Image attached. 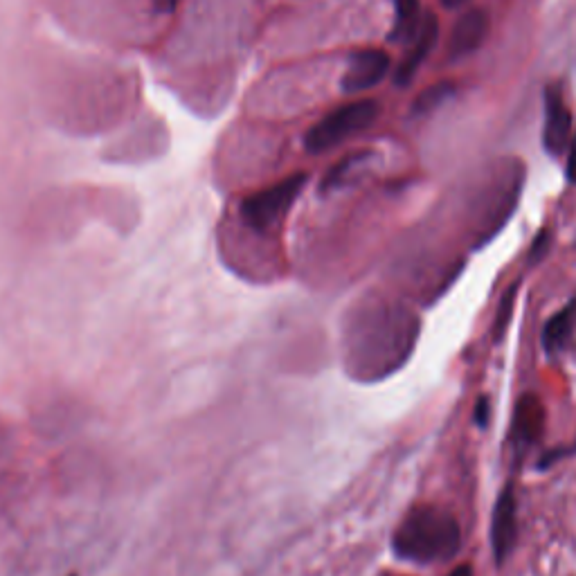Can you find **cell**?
Instances as JSON below:
<instances>
[{"label": "cell", "instance_id": "6da1fadb", "mask_svg": "<svg viewBox=\"0 0 576 576\" xmlns=\"http://www.w3.org/2000/svg\"><path fill=\"white\" fill-rule=\"evenodd\" d=\"M462 547V527L453 513L423 504L414 507L396 529L392 549L408 563L435 565L455 558Z\"/></svg>", "mask_w": 576, "mask_h": 576}, {"label": "cell", "instance_id": "ba28073f", "mask_svg": "<svg viewBox=\"0 0 576 576\" xmlns=\"http://www.w3.org/2000/svg\"><path fill=\"white\" fill-rule=\"evenodd\" d=\"M540 435H543V403L534 394H527L516 405L509 441L518 455H525Z\"/></svg>", "mask_w": 576, "mask_h": 576}, {"label": "cell", "instance_id": "8992f818", "mask_svg": "<svg viewBox=\"0 0 576 576\" xmlns=\"http://www.w3.org/2000/svg\"><path fill=\"white\" fill-rule=\"evenodd\" d=\"M390 72V57L383 50H360L351 54L340 86L345 93H363L383 81Z\"/></svg>", "mask_w": 576, "mask_h": 576}, {"label": "cell", "instance_id": "8fae6325", "mask_svg": "<svg viewBox=\"0 0 576 576\" xmlns=\"http://www.w3.org/2000/svg\"><path fill=\"white\" fill-rule=\"evenodd\" d=\"M394 3V25L390 32V41L410 43L417 36L423 14L419 0H392Z\"/></svg>", "mask_w": 576, "mask_h": 576}, {"label": "cell", "instance_id": "3957f363", "mask_svg": "<svg viewBox=\"0 0 576 576\" xmlns=\"http://www.w3.org/2000/svg\"><path fill=\"white\" fill-rule=\"evenodd\" d=\"M306 178H309L306 174L288 176L286 180H282V183H277L268 189H261V192L246 198V203L241 205L243 221L255 230L273 228V225L282 219L288 210H291L295 198L302 194Z\"/></svg>", "mask_w": 576, "mask_h": 576}, {"label": "cell", "instance_id": "d6986e66", "mask_svg": "<svg viewBox=\"0 0 576 576\" xmlns=\"http://www.w3.org/2000/svg\"><path fill=\"white\" fill-rule=\"evenodd\" d=\"M464 3H468V0H441V5L448 7V9H453V7H462Z\"/></svg>", "mask_w": 576, "mask_h": 576}, {"label": "cell", "instance_id": "9c48e42d", "mask_svg": "<svg viewBox=\"0 0 576 576\" xmlns=\"http://www.w3.org/2000/svg\"><path fill=\"white\" fill-rule=\"evenodd\" d=\"M486 32H489V16L482 9H468L457 18L453 32H450L448 57L457 61L473 54L484 43Z\"/></svg>", "mask_w": 576, "mask_h": 576}, {"label": "cell", "instance_id": "7c38bea8", "mask_svg": "<svg viewBox=\"0 0 576 576\" xmlns=\"http://www.w3.org/2000/svg\"><path fill=\"white\" fill-rule=\"evenodd\" d=\"M450 95H453V84H448V81H441V84H435V86L423 90V93L417 97V102L412 104V111L417 115L430 113L432 108H437Z\"/></svg>", "mask_w": 576, "mask_h": 576}, {"label": "cell", "instance_id": "4fadbf2b", "mask_svg": "<svg viewBox=\"0 0 576 576\" xmlns=\"http://www.w3.org/2000/svg\"><path fill=\"white\" fill-rule=\"evenodd\" d=\"M516 288H518V284L516 286H511L509 291H507V295H504V300H502V306H500V311H498V320H495V338H502V333H504V329H507V322H509V318H511V309H513V302H516Z\"/></svg>", "mask_w": 576, "mask_h": 576}, {"label": "cell", "instance_id": "9a60e30c", "mask_svg": "<svg viewBox=\"0 0 576 576\" xmlns=\"http://www.w3.org/2000/svg\"><path fill=\"white\" fill-rule=\"evenodd\" d=\"M489 419H491V401L486 399V396H480L475 403V410H473V421L477 428H486L489 426Z\"/></svg>", "mask_w": 576, "mask_h": 576}, {"label": "cell", "instance_id": "5b68a950", "mask_svg": "<svg viewBox=\"0 0 576 576\" xmlns=\"http://www.w3.org/2000/svg\"><path fill=\"white\" fill-rule=\"evenodd\" d=\"M572 138V113L567 106L561 88L549 86L545 90V126L543 147L549 156H561L570 147Z\"/></svg>", "mask_w": 576, "mask_h": 576}, {"label": "cell", "instance_id": "7a4b0ae2", "mask_svg": "<svg viewBox=\"0 0 576 576\" xmlns=\"http://www.w3.org/2000/svg\"><path fill=\"white\" fill-rule=\"evenodd\" d=\"M378 113H381V104L376 99H358V102L340 106L311 126L304 138V147L311 153H324L338 147L340 142L367 131L376 122Z\"/></svg>", "mask_w": 576, "mask_h": 576}, {"label": "cell", "instance_id": "277c9868", "mask_svg": "<svg viewBox=\"0 0 576 576\" xmlns=\"http://www.w3.org/2000/svg\"><path fill=\"white\" fill-rule=\"evenodd\" d=\"M516 543H518V500L513 482H507L502 486L498 500L493 504V516H491V549L495 565L502 567L509 561Z\"/></svg>", "mask_w": 576, "mask_h": 576}, {"label": "cell", "instance_id": "5bb4252c", "mask_svg": "<svg viewBox=\"0 0 576 576\" xmlns=\"http://www.w3.org/2000/svg\"><path fill=\"white\" fill-rule=\"evenodd\" d=\"M549 241H552V237H549V230H540L536 234V239H534V243H531L529 255H527L529 264H538V261L545 257V252L549 250Z\"/></svg>", "mask_w": 576, "mask_h": 576}, {"label": "cell", "instance_id": "ac0fdd59", "mask_svg": "<svg viewBox=\"0 0 576 576\" xmlns=\"http://www.w3.org/2000/svg\"><path fill=\"white\" fill-rule=\"evenodd\" d=\"M448 576H475V570H473V565H468V563H462V565H457L453 572H450Z\"/></svg>", "mask_w": 576, "mask_h": 576}, {"label": "cell", "instance_id": "52a82bcc", "mask_svg": "<svg viewBox=\"0 0 576 576\" xmlns=\"http://www.w3.org/2000/svg\"><path fill=\"white\" fill-rule=\"evenodd\" d=\"M437 39H439V21L435 18V14H423V21H421L417 36L410 41L408 52H405V57L401 59L399 66H396V72H394L396 86L405 88L414 77H417L423 61H426L428 54L435 50Z\"/></svg>", "mask_w": 576, "mask_h": 576}, {"label": "cell", "instance_id": "2e32d148", "mask_svg": "<svg viewBox=\"0 0 576 576\" xmlns=\"http://www.w3.org/2000/svg\"><path fill=\"white\" fill-rule=\"evenodd\" d=\"M153 3H156L158 12H162V14H171V12H176V7H178L180 0H153Z\"/></svg>", "mask_w": 576, "mask_h": 576}, {"label": "cell", "instance_id": "30bf717a", "mask_svg": "<svg viewBox=\"0 0 576 576\" xmlns=\"http://www.w3.org/2000/svg\"><path fill=\"white\" fill-rule=\"evenodd\" d=\"M574 329H576V295L545 322L543 333H540V345H543L545 354L547 356L563 354L574 336Z\"/></svg>", "mask_w": 576, "mask_h": 576}, {"label": "cell", "instance_id": "e0dca14e", "mask_svg": "<svg viewBox=\"0 0 576 576\" xmlns=\"http://www.w3.org/2000/svg\"><path fill=\"white\" fill-rule=\"evenodd\" d=\"M567 176H570L572 183H576V142L570 153V162H567Z\"/></svg>", "mask_w": 576, "mask_h": 576}]
</instances>
